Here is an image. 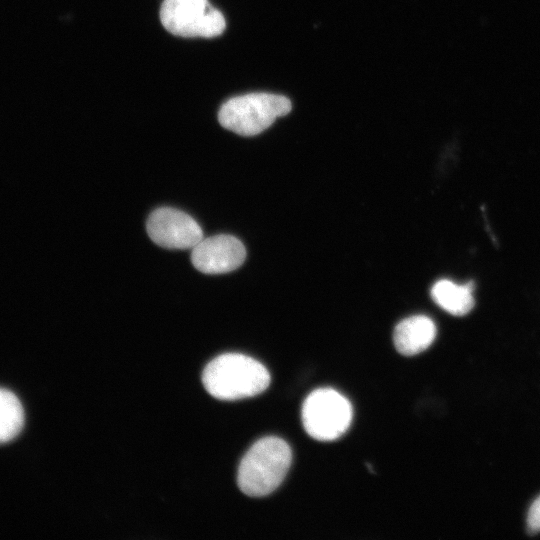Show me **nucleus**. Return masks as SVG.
<instances>
[{
	"label": "nucleus",
	"instance_id": "1",
	"mask_svg": "<svg viewBox=\"0 0 540 540\" xmlns=\"http://www.w3.org/2000/svg\"><path fill=\"white\" fill-rule=\"evenodd\" d=\"M202 382L213 397L233 401L265 391L270 384V374L262 363L250 356L225 353L207 364Z\"/></svg>",
	"mask_w": 540,
	"mask_h": 540
},
{
	"label": "nucleus",
	"instance_id": "2",
	"mask_svg": "<svg viewBox=\"0 0 540 540\" xmlns=\"http://www.w3.org/2000/svg\"><path fill=\"white\" fill-rule=\"evenodd\" d=\"M292 461L289 445L281 438L268 436L256 441L242 458L237 483L250 497L272 493L285 478Z\"/></svg>",
	"mask_w": 540,
	"mask_h": 540
},
{
	"label": "nucleus",
	"instance_id": "3",
	"mask_svg": "<svg viewBox=\"0 0 540 540\" xmlns=\"http://www.w3.org/2000/svg\"><path fill=\"white\" fill-rule=\"evenodd\" d=\"M291 110L290 100L282 95L250 93L227 100L220 108L222 127L241 136H254L270 127Z\"/></svg>",
	"mask_w": 540,
	"mask_h": 540
},
{
	"label": "nucleus",
	"instance_id": "4",
	"mask_svg": "<svg viewBox=\"0 0 540 540\" xmlns=\"http://www.w3.org/2000/svg\"><path fill=\"white\" fill-rule=\"evenodd\" d=\"M352 415L349 400L331 388L314 390L302 406L304 429L318 441H332L342 436L351 424Z\"/></svg>",
	"mask_w": 540,
	"mask_h": 540
},
{
	"label": "nucleus",
	"instance_id": "5",
	"mask_svg": "<svg viewBox=\"0 0 540 540\" xmlns=\"http://www.w3.org/2000/svg\"><path fill=\"white\" fill-rule=\"evenodd\" d=\"M160 20L167 31L181 37L212 38L226 27L223 14L208 0H164Z\"/></svg>",
	"mask_w": 540,
	"mask_h": 540
},
{
	"label": "nucleus",
	"instance_id": "6",
	"mask_svg": "<svg viewBox=\"0 0 540 540\" xmlns=\"http://www.w3.org/2000/svg\"><path fill=\"white\" fill-rule=\"evenodd\" d=\"M147 232L154 243L168 249L193 248L203 239L201 227L191 216L169 207L150 214Z\"/></svg>",
	"mask_w": 540,
	"mask_h": 540
},
{
	"label": "nucleus",
	"instance_id": "7",
	"mask_svg": "<svg viewBox=\"0 0 540 540\" xmlns=\"http://www.w3.org/2000/svg\"><path fill=\"white\" fill-rule=\"evenodd\" d=\"M246 257L242 242L230 235L203 238L192 248L194 267L206 274H221L237 269Z\"/></svg>",
	"mask_w": 540,
	"mask_h": 540
},
{
	"label": "nucleus",
	"instance_id": "8",
	"mask_svg": "<svg viewBox=\"0 0 540 540\" xmlns=\"http://www.w3.org/2000/svg\"><path fill=\"white\" fill-rule=\"evenodd\" d=\"M436 337V326L427 316L415 315L400 321L394 330L396 350L405 356H413L426 350Z\"/></svg>",
	"mask_w": 540,
	"mask_h": 540
},
{
	"label": "nucleus",
	"instance_id": "9",
	"mask_svg": "<svg viewBox=\"0 0 540 540\" xmlns=\"http://www.w3.org/2000/svg\"><path fill=\"white\" fill-rule=\"evenodd\" d=\"M474 283L472 281L458 285L450 280L441 279L431 288L433 301L443 310L454 316L468 314L474 307Z\"/></svg>",
	"mask_w": 540,
	"mask_h": 540
},
{
	"label": "nucleus",
	"instance_id": "10",
	"mask_svg": "<svg viewBox=\"0 0 540 540\" xmlns=\"http://www.w3.org/2000/svg\"><path fill=\"white\" fill-rule=\"evenodd\" d=\"M24 410L16 395L0 388V444L14 439L22 430Z\"/></svg>",
	"mask_w": 540,
	"mask_h": 540
},
{
	"label": "nucleus",
	"instance_id": "11",
	"mask_svg": "<svg viewBox=\"0 0 540 540\" xmlns=\"http://www.w3.org/2000/svg\"><path fill=\"white\" fill-rule=\"evenodd\" d=\"M527 528L532 534L540 531V496L535 499L528 511Z\"/></svg>",
	"mask_w": 540,
	"mask_h": 540
}]
</instances>
